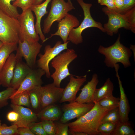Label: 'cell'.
<instances>
[{
    "label": "cell",
    "mask_w": 135,
    "mask_h": 135,
    "mask_svg": "<svg viewBox=\"0 0 135 135\" xmlns=\"http://www.w3.org/2000/svg\"><path fill=\"white\" fill-rule=\"evenodd\" d=\"M89 111L76 120L68 124L70 132H82L88 135H98V128L105 115L110 110L102 107L98 102Z\"/></svg>",
    "instance_id": "6da1fadb"
},
{
    "label": "cell",
    "mask_w": 135,
    "mask_h": 135,
    "mask_svg": "<svg viewBox=\"0 0 135 135\" xmlns=\"http://www.w3.org/2000/svg\"><path fill=\"white\" fill-rule=\"evenodd\" d=\"M120 36L118 35L114 43L108 47L100 45L98 49L100 54L104 56V62L108 68H114L118 63H120L126 68L131 66L130 58L132 55L130 49L120 42Z\"/></svg>",
    "instance_id": "7a4b0ae2"
},
{
    "label": "cell",
    "mask_w": 135,
    "mask_h": 135,
    "mask_svg": "<svg viewBox=\"0 0 135 135\" xmlns=\"http://www.w3.org/2000/svg\"><path fill=\"white\" fill-rule=\"evenodd\" d=\"M78 56L74 49H68L60 53L51 60V66L55 69L50 77L53 80V84L56 86L60 87L62 81L71 74L68 66Z\"/></svg>",
    "instance_id": "3957f363"
},
{
    "label": "cell",
    "mask_w": 135,
    "mask_h": 135,
    "mask_svg": "<svg viewBox=\"0 0 135 135\" xmlns=\"http://www.w3.org/2000/svg\"><path fill=\"white\" fill-rule=\"evenodd\" d=\"M83 11L84 19L77 27L72 29L70 33L67 40L72 44L78 45L82 43L83 39L82 35V32L86 28L91 27L97 28L102 32H105L102 24L95 21L92 17L90 8L92 6L91 4L85 2L83 0H77Z\"/></svg>",
    "instance_id": "277c9868"
},
{
    "label": "cell",
    "mask_w": 135,
    "mask_h": 135,
    "mask_svg": "<svg viewBox=\"0 0 135 135\" xmlns=\"http://www.w3.org/2000/svg\"><path fill=\"white\" fill-rule=\"evenodd\" d=\"M20 24L18 19L0 10V40L4 43L18 44Z\"/></svg>",
    "instance_id": "5b68a950"
},
{
    "label": "cell",
    "mask_w": 135,
    "mask_h": 135,
    "mask_svg": "<svg viewBox=\"0 0 135 135\" xmlns=\"http://www.w3.org/2000/svg\"><path fill=\"white\" fill-rule=\"evenodd\" d=\"M18 19L20 24L19 40H25L30 44L38 42L40 38L36 31L34 17L30 8L22 12Z\"/></svg>",
    "instance_id": "8992f818"
},
{
    "label": "cell",
    "mask_w": 135,
    "mask_h": 135,
    "mask_svg": "<svg viewBox=\"0 0 135 135\" xmlns=\"http://www.w3.org/2000/svg\"><path fill=\"white\" fill-rule=\"evenodd\" d=\"M74 8L71 1L66 2L64 0H52L49 13L44 21L43 32L44 34H48L50 32L54 22H58Z\"/></svg>",
    "instance_id": "52a82bcc"
},
{
    "label": "cell",
    "mask_w": 135,
    "mask_h": 135,
    "mask_svg": "<svg viewBox=\"0 0 135 135\" xmlns=\"http://www.w3.org/2000/svg\"><path fill=\"white\" fill-rule=\"evenodd\" d=\"M70 41L62 43L60 41H57L52 47L50 45L45 47L43 54H38L39 58L37 61L38 66L44 70L46 72V76L48 78L50 76L49 64L50 61L62 51L68 48L67 46Z\"/></svg>",
    "instance_id": "ba28073f"
},
{
    "label": "cell",
    "mask_w": 135,
    "mask_h": 135,
    "mask_svg": "<svg viewBox=\"0 0 135 135\" xmlns=\"http://www.w3.org/2000/svg\"><path fill=\"white\" fill-rule=\"evenodd\" d=\"M102 12L108 16V21L104 26V28L108 34L112 36L117 34L119 29L123 28L130 30L129 25L123 14L119 13L114 10L106 7L102 9Z\"/></svg>",
    "instance_id": "9c48e42d"
},
{
    "label": "cell",
    "mask_w": 135,
    "mask_h": 135,
    "mask_svg": "<svg viewBox=\"0 0 135 135\" xmlns=\"http://www.w3.org/2000/svg\"><path fill=\"white\" fill-rule=\"evenodd\" d=\"M18 44L16 55L23 57L27 64L32 69H34L36 66V57L40 52L42 45L38 42L30 44L25 40L21 42L19 40Z\"/></svg>",
    "instance_id": "30bf717a"
},
{
    "label": "cell",
    "mask_w": 135,
    "mask_h": 135,
    "mask_svg": "<svg viewBox=\"0 0 135 135\" xmlns=\"http://www.w3.org/2000/svg\"><path fill=\"white\" fill-rule=\"evenodd\" d=\"M94 105V102L82 103L74 101L64 105L62 108L63 113L60 122L66 123L76 118H79L90 110Z\"/></svg>",
    "instance_id": "8fae6325"
},
{
    "label": "cell",
    "mask_w": 135,
    "mask_h": 135,
    "mask_svg": "<svg viewBox=\"0 0 135 135\" xmlns=\"http://www.w3.org/2000/svg\"><path fill=\"white\" fill-rule=\"evenodd\" d=\"M69 76V82L64 88L59 101L61 103L66 102L70 103L74 101L77 93L81 87L86 81V75L82 76H76V78L74 77L71 74Z\"/></svg>",
    "instance_id": "7c38bea8"
},
{
    "label": "cell",
    "mask_w": 135,
    "mask_h": 135,
    "mask_svg": "<svg viewBox=\"0 0 135 135\" xmlns=\"http://www.w3.org/2000/svg\"><path fill=\"white\" fill-rule=\"evenodd\" d=\"M58 22L57 31L51 34L50 37L46 38L43 43L55 36H60L64 43H65L68 41V38L71 30L78 27L80 24L79 21L76 17L68 13Z\"/></svg>",
    "instance_id": "4fadbf2b"
},
{
    "label": "cell",
    "mask_w": 135,
    "mask_h": 135,
    "mask_svg": "<svg viewBox=\"0 0 135 135\" xmlns=\"http://www.w3.org/2000/svg\"><path fill=\"white\" fill-rule=\"evenodd\" d=\"M45 74V72L41 68L32 69L11 96L24 91H29L34 88L42 86L43 83L42 78Z\"/></svg>",
    "instance_id": "5bb4252c"
},
{
    "label": "cell",
    "mask_w": 135,
    "mask_h": 135,
    "mask_svg": "<svg viewBox=\"0 0 135 135\" xmlns=\"http://www.w3.org/2000/svg\"><path fill=\"white\" fill-rule=\"evenodd\" d=\"M64 88L56 86L53 83L41 87V109L52 104L60 100Z\"/></svg>",
    "instance_id": "9a60e30c"
},
{
    "label": "cell",
    "mask_w": 135,
    "mask_h": 135,
    "mask_svg": "<svg viewBox=\"0 0 135 135\" xmlns=\"http://www.w3.org/2000/svg\"><path fill=\"white\" fill-rule=\"evenodd\" d=\"M10 106L13 110L16 111L19 114L18 120L14 124L16 125L18 128L28 127L30 124L37 121V114L30 108L12 104Z\"/></svg>",
    "instance_id": "2e32d148"
},
{
    "label": "cell",
    "mask_w": 135,
    "mask_h": 135,
    "mask_svg": "<svg viewBox=\"0 0 135 135\" xmlns=\"http://www.w3.org/2000/svg\"><path fill=\"white\" fill-rule=\"evenodd\" d=\"M16 56V62L10 87L17 90L32 69L22 61V57Z\"/></svg>",
    "instance_id": "e0dca14e"
},
{
    "label": "cell",
    "mask_w": 135,
    "mask_h": 135,
    "mask_svg": "<svg viewBox=\"0 0 135 135\" xmlns=\"http://www.w3.org/2000/svg\"><path fill=\"white\" fill-rule=\"evenodd\" d=\"M16 60V54L12 53L2 66L0 72V80L3 86L10 87Z\"/></svg>",
    "instance_id": "ac0fdd59"
},
{
    "label": "cell",
    "mask_w": 135,
    "mask_h": 135,
    "mask_svg": "<svg viewBox=\"0 0 135 135\" xmlns=\"http://www.w3.org/2000/svg\"><path fill=\"white\" fill-rule=\"evenodd\" d=\"M98 82L97 74H94L91 80L80 89L81 91L75 101L82 103L93 102L94 93Z\"/></svg>",
    "instance_id": "d6986e66"
},
{
    "label": "cell",
    "mask_w": 135,
    "mask_h": 135,
    "mask_svg": "<svg viewBox=\"0 0 135 135\" xmlns=\"http://www.w3.org/2000/svg\"><path fill=\"white\" fill-rule=\"evenodd\" d=\"M119 69L118 67L115 68L116 72V76L118 81L120 94L118 107L120 121L122 122L128 123V114L130 108L128 100L125 94L122 82L118 75V70Z\"/></svg>",
    "instance_id": "ffe728a7"
},
{
    "label": "cell",
    "mask_w": 135,
    "mask_h": 135,
    "mask_svg": "<svg viewBox=\"0 0 135 135\" xmlns=\"http://www.w3.org/2000/svg\"><path fill=\"white\" fill-rule=\"evenodd\" d=\"M51 0H46L40 4L33 5L30 8L35 15L36 20L34 25L35 29L42 42L46 38L42 30L40 24L41 20L42 17L48 13V12L46 10Z\"/></svg>",
    "instance_id": "44dd1931"
},
{
    "label": "cell",
    "mask_w": 135,
    "mask_h": 135,
    "mask_svg": "<svg viewBox=\"0 0 135 135\" xmlns=\"http://www.w3.org/2000/svg\"><path fill=\"white\" fill-rule=\"evenodd\" d=\"M37 114L38 118L41 121L50 120L54 121L60 118L61 112L57 105L52 104L42 109Z\"/></svg>",
    "instance_id": "7402d4cb"
},
{
    "label": "cell",
    "mask_w": 135,
    "mask_h": 135,
    "mask_svg": "<svg viewBox=\"0 0 135 135\" xmlns=\"http://www.w3.org/2000/svg\"><path fill=\"white\" fill-rule=\"evenodd\" d=\"M114 88L113 83L110 78H108L102 87L96 89L94 96L93 102H98L104 98L113 95Z\"/></svg>",
    "instance_id": "603a6c76"
},
{
    "label": "cell",
    "mask_w": 135,
    "mask_h": 135,
    "mask_svg": "<svg viewBox=\"0 0 135 135\" xmlns=\"http://www.w3.org/2000/svg\"><path fill=\"white\" fill-rule=\"evenodd\" d=\"M18 44L14 43H4L0 48V72L10 54L17 50Z\"/></svg>",
    "instance_id": "cb8c5ba5"
},
{
    "label": "cell",
    "mask_w": 135,
    "mask_h": 135,
    "mask_svg": "<svg viewBox=\"0 0 135 135\" xmlns=\"http://www.w3.org/2000/svg\"><path fill=\"white\" fill-rule=\"evenodd\" d=\"M37 87L29 91L31 108L37 111L41 109V87Z\"/></svg>",
    "instance_id": "d4e9b609"
},
{
    "label": "cell",
    "mask_w": 135,
    "mask_h": 135,
    "mask_svg": "<svg viewBox=\"0 0 135 135\" xmlns=\"http://www.w3.org/2000/svg\"><path fill=\"white\" fill-rule=\"evenodd\" d=\"M15 0H0V10L5 14L18 19L20 14L17 8L11 4Z\"/></svg>",
    "instance_id": "484cf974"
},
{
    "label": "cell",
    "mask_w": 135,
    "mask_h": 135,
    "mask_svg": "<svg viewBox=\"0 0 135 135\" xmlns=\"http://www.w3.org/2000/svg\"><path fill=\"white\" fill-rule=\"evenodd\" d=\"M12 104L31 108L29 91H24L10 97Z\"/></svg>",
    "instance_id": "4316f807"
},
{
    "label": "cell",
    "mask_w": 135,
    "mask_h": 135,
    "mask_svg": "<svg viewBox=\"0 0 135 135\" xmlns=\"http://www.w3.org/2000/svg\"><path fill=\"white\" fill-rule=\"evenodd\" d=\"M135 133L130 122L119 121L116 124L111 135H135Z\"/></svg>",
    "instance_id": "83f0119b"
},
{
    "label": "cell",
    "mask_w": 135,
    "mask_h": 135,
    "mask_svg": "<svg viewBox=\"0 0 135 135\" xmlns=\"http://www.w3.org/2000/svg\"><path fill=\"white\" fill-rule=\"evenodd\" d=\"M120 98L113 95L104 98L98 102L102 107L110 110L118 107Z\"/></svg>",
    "instance_id": "f1b7e54d"
},
{
    "label": "cell",
    "mask_w": 135,
    "mask_h": 135,
    "mask_svg": "<svg viewBox=\"0 0 135 135\" xmlns=\"http://www.w3.org/2000/svg\"><path fill=\"white\" fill-rule=\"evenodd\" d=\"M119 121L120 115L118 108V107L109 110L103 117L101 124L109 122L116 124Z\"/></svg>",
    "instance_id": "f546056e"
},
{
    "label": "cell",
    "mask_w": 135,
    "mask_h": 135,
    "mask_svg": "<svg viewBox=\"0 0 135 135\" xmlns=\"http://www.w3.org/2000/svg\"><path fill=\"white\" fill-rule=\"evenodd\" d=\"M16 90L10 87L7 88L4 90L0 92V109L8 104V100Z\"/></svg>",
    "instance_id": "4dcf8cb0"
},
{
    "label": "cell",
    "mask_w": 135,
    "mask_h": 135,
    "mask_svg": "<svg viewBox=\"0 0 135 135\" xmlns=\"http://www.w3.org/2000/svg\"><path fill=\"white\" fill-rule=\"evenodd\" d=\"M124 14L128 23L130 30L135 33V6L127 11Z\"/></svg>",
    "instance_id": "1f68e13d"
},
{
    "label": "cell",
    "mask_w": 135,
    "mask_h": 135,
    "mask_svg": "<svg viewBox=\"0 0 135 135\" xmlns=\"http://www.w3.org/2000/svg\"><path fill=\"white\" fill-rule=\"evenodd\" d=\"M115 126L116 124L109 122L101 124L98 129L99 135H111Z\"/></svg>",
    "instance_id": "d6a6232c"
},
{
    "label": "cell",
    "mask_w": 135,
    "mask_h": 135,
    "mask_svg": "<svg viewBox=\"0 0 135 135\" xmlns=\"http://www.w3.org/2000/svg\"><path fill=\"white\" fill-rule=\"evenodd\" d=\"M18 127L15 124L8 126L5 124L0 126V135L17 134Z\"/></svg>",
    "instance_id": "836d02e7"
},
{
    "label": "cell",
    "mask_w": 135,
    "mask_h": 135,
    "mask_svg": "<svg viewBox=\"0 0 135 135\" xmlns=\"http://www.w3.org/2000/svg\"><path fill=\"white\" fill-rule=\"evenodd\" d=\"M28 127L34 135H47L42 127L41 121L32 122Z\"/></svg>",
    "instance_id": "e575fe53"
},
{
    "label": "cell",
    "mask_w": 135,
    "mask_h": 135,
    "mask_svg": "<svg viewBox=\"0 0 135 135\" xmlns=\"http://www.w3.org/2000/svg\"><path fill=\"white\" fill-rule=\"evenodd\" d=\"M34 0H15L12 5L16 7L21 8L22 12H24L34 5Z\"/></svg>",
    "instance_id": "d590c367"
},
{
    "label": "cell",
    "mask_w": 135,
    "mask_h": 135,
    "mask_svg": "<svg viewBox=\"0 0 135 135\" xmlns=\"http://www.w3.org/2000/svg\"><path fill=\"white\" fill-rule=\"evenodd\" d=\"M41 122L42 127L47 135H56V128L54 121L46 120Z\"/></svg>",
    "instance_id": "8d00e7d4"
},
{
    "label": "cell",
    "mask_w": 135,
    "mask_h": 135,
    "mask_svg": "<svg viewBox=\"0 0 135 135\" xmlns=\"http://www.w3.org/2000/svg\"><path fill=\"white\" fill-rule=\"evenodd\" d=\"M56 128V135H68V124L60 122H54Z\"/></svg>",
    "instance_id": "74e56055"
},
{
    "label": "cell",
    "mask_w": 135,
    "mask_h": 135,
    "mask_svg": "<svg viewBox=\"0 0 135 135\" xmlns=\"http://www.w3.org/2000/svg\"><path fill=\"white\" fill-rule=\"evenodd\" d=\"M124 1L123 6L121 9L116 11L121 14H124L127 11L135 6V0H124Z\"/></svg>",
    "instance_id": "f35d334b"
},
{
    "label": "cell",
    "mask_w": 135,
    "mask_h": 135,
    "mask_svg": "<svg viewBox=\"0 0 135 135\" xmlns=\"http://www.w3.org/2000/svg\"><path fill=\"white\" fill-rule=\"evenodd\" d=\"M6 118L9 122H12V124L16 123L18 120L19 116L18 113L16 111L13 110L8 113Z\"/></svg>",
    "instance_id": "ab89813d"
},
{
    "label": "cell",
    "mask_w": 135,
    "mask_h": 135,
    "mask_svg": "<svg viewBox=\"0 0 135 135\" xmlns=\"http://www.w3.org/2000/svg\"><path fill=\"white\" fill-rule=\"evenodd\" d=\"M98 4L101 5H104L111 10H116V8L114 0H98Z\"/></svg>",
    "instance_id": "60d3db41"
},
{
    "label": "cell",
    "mask_w": 135,
    "mask_h": 135,
    "mask_svg": "<svg viewBox=\"0 0 135 135\" xmlns=\"http://www.w3.org/2000/svg\"><path fill=\"white\" fill-rule=\"evenodd\" d=\"M17 134L20 135H34L28 127L18 128Z\"/></svg>",
    "instance_id": "b9f144b4"
},
{
    "label": "cell",
    "mask_w": 135,
    "mask_h": 135,
    "mask_svg": "<svg viewBox=\"0 0 135 135\" xmlns=\"http://www.w3.org/2000/svg\"><path fill=\"white\" fill-rule=\"evenodd\" d=\"M116 10V11L121 9L124 5V0H114Z\"/></svg>",
    "instance_id": "7bdbcfd3"
},
{
    "label": "cell",
    "mask_w": 135,
    "mask_h": 135,
    "mask_svg": "<svg viewBox=\"0 0 135 135\" xmlns=\"http://www.w3.org/2000/svg\"><path fill=\"white\" fill-rule=\"evenodd\" d=\"M70 134L72 135H88L86 133L82 132H70Z\"/></svg>",
    "instance_id": "ee69618b"
},
{
    "label": "cell",
    "mask_w": 135,
    "mask_h": 135,
    "mask_svg": "<svg viewBox=\"0 0 135 135\" xmlns=\"http://www.w3.org/2000/svg\"><path fill=\"white\" fill-rule=\"evenodd\" d=\"M130 50H132L133 53L134 57V62L135 60V46L134 45H130Z\"/></svg>",
    "instance_id": "f6af8a7d"
},
{
    "label": "cell",
    "mask_w": 135,
    "mask_h": 135,
    "mask_svg": "<svg viewBox=\"0 0 135 135\" xmlns=\"http://www.w3.org/2000/svg\"><path fill=\"white\" fill-rule=\"evenodd\" d=\"M43 0H34V5H38L42 3Z\"/></svg>",
    "instance_id": "bcb514c9"
},
{
    "label": "cell",
    "mask_w": 135,
    "mask_h": 135,
    "mask_svg": "<svg viewBox=\"0 0 135 135\" xmlns=\"http://www.w3.org/2000/svg\"><path fill=\"white\" fill-rule=\"evenodd\" d=\"M3 44L4 43L0 40V48L2 46Z\"/></svg>",
    "instance_id": "7dc6e473"
},
{
    "label": "cell",
    "mask_w": 135,
    "mask_h": 135,
    "mask_svg": "<svg viewBox=\"0 0 135 135\" xmlns=\"http://www.w3.org/2000/svg\"><path fill=\"white\" fill-rule=\"evenodd\" d=\"M2 125L1 121L0 119V126Z\"/></svg>",
    "instance_id": "c3c4849f"
},
{
    "label": "cell",
    "mask_w": 135,
    "mask_h": 135,
    "mask_svg": "<svg viewBox=\"0 0 135 135\" xmlns=\"http://www.w3.org/2000/svg\"><path fill=\"white\" fill-rule=\"evenodd\" d=\"M1 85V82L0 80V86Z\"/></svg>",
    "instance_id": "681fc988"
},
{
    "label": "cell",
    "mask_w": 135,
    "mask_h": 135,
    "mask_svg": "<svg viewBox=\"0 0 135 135\" xmlns=\"http://www.w3.org/2000/svg\"><path fill=\"white\" fill-rule=\"evenodd\" d=\"M68 0V1H71V0Z\"/></svg>",
    "instance_id": "f907efd6"
}]
</instances>
